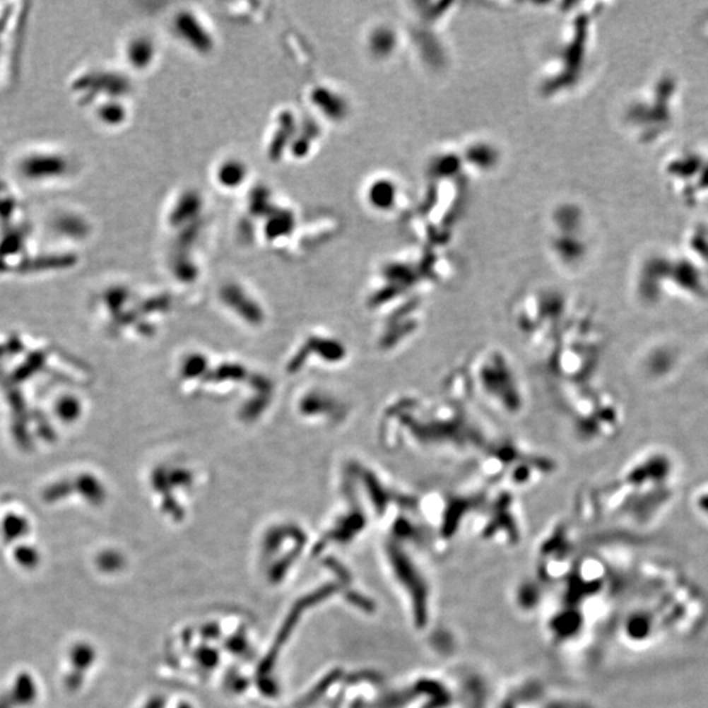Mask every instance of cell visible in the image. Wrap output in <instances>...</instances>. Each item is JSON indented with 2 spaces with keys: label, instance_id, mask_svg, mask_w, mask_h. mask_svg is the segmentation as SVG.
Listing matches in <instances>:
<instances>
[{
  "label": "cell",
  "instance_id": "obj_4",
  "mask_svg": "<svg viewBox=\"0 0 708 708\" xmlns=\"http://www.w3.org/2000/svg\"><path fill=\"white\" fill-rule=\"evenodd\" d=\"M678 360V352L671 344L659 343L649 346L642 358H639V369L647 379L661 381L674 370Z\"/></svg>",
  "mask_w": 708,
  "mask_h": 708
},
{
  "label": "cell",
  "instance_id": "obj_3",
  "mask_svg": "<svg viewBox=\"0 0 708 708\" xmlns=\"http://www.w3.org/2000/svg\"><path fill=\"white\" fill-rule=\"evenodd\" d=\"M572 312L559 293H529L512 309V321L519 337L542 354L553 343Z\"/></svg>",
  "mask_w": 708,
  "mask_h": 708
},
{
  "label": "cell",
  "instance_id": "obj_7",
  "mask_svg": "<svg viewBox=\"0 0 708 708\" xmlns=\"http://www.w3.org/2000/svg\"><path fill=\"white\" fill-rule=\"evenodd\" d=\"M707 363H708V354H707Z\"/></svg>",
  "mask_w": 708,
  "mask_h": 708
},
{
  "label": "cell",
  "instance_id": "obj_6",
  "mask_svg": "<svg viewBox=\"0 0 708 708\" xmlns=\"http://www.w3.org/2000/svg\"><path fill=\"white\" fill-rule=\"evenodd\" d=\"M692 507L698 516L708 522V483L695 490L692 496Z\"/></svg>",
  "mask_w": 708,
  "mask_h": 708
},
{
  "label": "cell",
  "instance_id": "obj_2",
  "mask_svg": "<svg viewBox=\"0 0 708 708\" xmlns=\"http://www.w3.org/2000/svg\"><path fill=\"white\" fill-rule=\"evenodd\" d=\"M571 420L573 436L584 445L606 442L617 436L623 425V412L611 392L593 383L574 391L559 403Z\"/></svg>",
  "mask_w": 708,
  "mask_h": 708
},
{
  "label": "cell",
  "instance_id": "obj_5",
  "mask_svg": "<svg viewBox=\"0 0 708 708\" xmlns=\"http://www.w3.org/2000/svg\"><path fill=\"white\" fill-rule=\"evenodd\" d=\"M23 171L28 177H33V180H38V177L50 176L55 173L64 172L66 171V162L62 158L57 155H30L27 160L23 163Z\"/></svg>",
  "mask_w": 708,
  "mask_h": 708
},
{
  "label": "cell",
  "instance_id": "obj_1",
  "mask_svg": "<svg viewBox=\"0 0 708 708\" xmlns=\"http://www.w3.org/2000/svg\"><path fill=\"white\" fill-rule=\"evenodd\" d=\"M464 370L472 398L505 418H519L526 409L524 382L508 354L500 348H484L473 354Z\"/></svg>",
  "mask_w": 708,
  "mask_h": 708
}]
</instances>
